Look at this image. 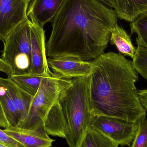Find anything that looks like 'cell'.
I'll use <instances>...</instances> for the list:
<instances>
[{"mask_svg": "<svg viewBox=\"0 0 147 147\" xmlns=\"http://www.w3.org/2000/svg\"><path fill=\"white\" fill-rule=\"evenodd\" d=\"M44 127L48 135L65 137V121L59 101L48 113L44 122Z\"/></svg>", "mask_w": 147, "mask_h": 147, "instance_id": "obj_14", "label": "cell"}, {"mask_svg": "<svg viewBox=\"0 0 147 147\" xmlns=\"http://www.w3.org/2000/svg\"><path fill=\"white\" fill-rule=\"evenodd\" d=\"M0 147H8L7 146H5V145H3V144H1V143H0Z\"/></svg>", "mask_w": 147, "mask_h": 147, "instance_id": "obj_28", "label": "cell"}, {"mask_svg": "<svg viewBox=\"0 0 147 147\" xmlns=\"http://www.w3.org/2000/svg\"><path fill=\"white\" fill-rule=\"evenodd\" d=\"M78 147H119V146L90 126L86 131Z\"/></svg>", "mask_w": 147, "mask_h": 147, "instance_id": "obj_17", "label": "cell"}, {"mask_svg": "<svg viewBox=\"0 0 147 147\" xmlns=\"http://www.w3.org/2000/svg\"><path fill=\"white\" fill-rule=\"evenodd\" d=\"M25 1H26V2L28 4H29V3H30L32 0H25Z\"/></svg>", "mask_w": 147, "mask_h": 147, "instance_id": "obj_27", "label": "cell"}, {"mask_svg": "<svg viewBox=\"0 0 147 147\" xmlns=\"http://www.w3.org/2000/svg\"><path fill=\"white\" fill-rule=\"evenodd\" d=\"M90 98L93 116L118 118L138 123L146 118L135 83L138 73L133 62L120 53H103L92 61Z\"/></svg>", "mask_w": 147, "mask_h": 147, "instance_id": "obj_2", "label": "cell"}, {"mask_svg": "<svg viewBox=\"0 0 147 147\" xmlns=\"http://www.w3.org/2000/svg\"><path fill=\"white\" fill-rule=\"evenodd\" d=\"M3 130L25 147H50L54 141L49 137L44 125L34 130L9 127Z\"/></svg>", "mask_w": 147, "mask_h": 147, "instance_id": "obj_10", "label": "cell"}, {"mask_svg": "<svg viewBox=\"0 0 147 147\" xmlns=\"http://www.w3.org/2000/svg\"><path fill=\"white\" fill-rule=\"evenodd\" d=\"M132 62L134 68L138 74L147 80V48L137 47Z\"/></svg>", "mask_w": 147, "mask_h": 147, "instance_id": "obj_20", "label": "cell"}, {"mask_svg": "<svg viewBox=\"0 0 147 147\" xmlns=\"http://www.w3.org/2000/svg\"><path fill=\"white\" fill-rule=\"evenodd\" d=\"M110 8L115 7V0H98Z\"/></svg>", "mask_w": 147, "mask_h": 147, "instance_id": "obj_26", "label": "cell"}, {"mask_svg": "<svg viewBox=\"0 0 147 147\" xmlns=\"http://www.w3.org/2000/svg\"><path fill=\"white\" fill-rule=\"evenodd\" d=\"M0 71L7 74L9 78L11 77L12 75L11 68L2 60L1 58H0Z\"/></svg>", "mask_w": 147, "mask_h": 147, "instance_id": "obj_24", "label": "cell"}, {"mask_svg": "<svg viewBox=\"0 0 147 147\" xmlns=\"http://www.w3.org/2000/svg\"><path fill=\"white\" fill-rule=\"evenodd\" d=\"M0 127L4 128V129L7 128L9 127L7 121L3 110L1 102H0Z\"/></svg>", "mask_w": 147, "mask_h": 147, "instance_id": "obj_25", "label": "cell"}, {"mask_svg": "<svg viewBox=\"0 0 147 147\" xmlns=\"http://www.w3.org/2000/svg\"><path fill=\"white\" fill-rule=\"evenodd\" d=\"M115 4L117 17L130 23L147 13V0H115Z\"/></svg>", "mask_w": 147, "mask_h": 147, "instance_id": "obj_13", "label": "cell"}, {"mask_svg": "<svg viewBox=\"0 0 147 147\" xmlns=\"http://www.w3.org/2000/svg\"><path fill=\"white\" fill-rule=\"evenodd\" d=\"M71 79L53 74L42 79L39 88L33 97L28 114L19 127L34 130L44 125L51 109L58 102L63 92L70 85Z\"/></svg>", "mask_w": 147, "mask_h": 147, "instance_id": "obj_4", "label": "cell"}, {"mask_svg": "<svg viewBox=\"0 0 147 147\" xmlns=\"http://www.w3.org/2000/svg\"><path fill=\"white\" fill-rule=\"evenodd\" d=\"M110 41L111 45L116 47L120 54L134 59L136 48L132 44L130 36L117 24L111 30Z\"/></svg>", "mask_w": 147, "mask_h": 147, "instance_id": "obj_15", "label": "cell"}, {"mask_svg": "<svg viewBox=\"0 0 147 147\" xmlns=\"http://www.w3.org/2000/svg\"><path fill=\"white\" fill-rule=\"evenodd\" d=\"M131 34H136L138 46L147 48V13L140 16L130 24Z\"/></svg>", "mask_w": 147, "mask_h": 147, "instance_id": "obj_19", "label": "cell"}, {"mask_svg": "<svg viewBox=\"0 0 147 147\" xmlns=\"http://www.w3.org/2000/svg\"><path fill=\"white\" fill-rule=\"evenodd\" d=\"M44 27L32 22L31 65L30 73L43 77L52 75L47 62Z\"/></svg>", "mask_w": 147, "mask_h": 147, "instance_id": "obj_8", "label": "cell"}, {"mask_svg": "<svg viewBox=\"0 0 147 147\" xmlns=\"http://www.w3.org/2000/svg\"><path fill=\"white\" fill-rule=\"evenodd\" d=\"M0 102L9 127H18L20 122L19 111L7 90L1 82Z\"/></svg>", "mask_w": 147, "mask_h": 147, "instance_id": "obj_16", "label": "cell"}, {"mask_svg": "<svg viewBox=\"0 0 147 147\" xmlns=\"http://www.w3.org/2000/svg\"><path fill=\"white\" fill-rule=\"evenodd\" d=\"M21 89L34 96L44 77L31 73L12 75L9 77Z\"/></svg>", "mask_w": 147, "mask_h": 147, "instance_id": "obj_18", "label": "cell"}, {"mask_svg": "<svg viewBox=\"0 0 147 147\" xmlns=\"http://www.w3.org/2000/svg\"><path fill=\"white\" fill-rule=\"evenodd\" d=\"M31 25L30 20H26L13 30L3 41L1 58L11 68L12 76L30 73Z\"/></svg>", "mask_w": 147, "mask_h": 147, "instance_id": "obj_5", "label": "cell"}, {"mask_svg": "<svg viewBox=\"0 0 147 147\" xmlns=\"http://www.w3.org/2000/svg\"><path fill=\"white\" fill-rule=\"evenodd\" d=\"M65 0H32L28 5L27 16L32 22L44 27L52 22Z\"/></svg>", "mask_w": 147, "mask_h": 147, "instance_id": "obj_11", "label": "cell"}, {"mask_svg": "<svg viewBox=\"0 0 147 147\" xmlns=\"http://www.w3.org/2000/svg\"><path fill=\"white\" fill-rule=\"evenodd\" d=\"M49 68L54 74L63 78L70 79L90 75L92 61H84L78 57L61 56L47 59Z\"/></svg>", "mask_w": 147, "mask_h": 147, "instance_id": "obj_9", "label": "cell"}, {"mask_svg": "<svg viewBox=\"0 0 147 147\" xmlns=\"http://www.w3.org/2000/svg\"><path fill=\"white\" fill-rule=\"evenodd\" d=\"M131 147H147V120L138 123V129Z\"/></svg>", "mask_w": 147, "mask_h": 147, "instance_id": "obj_21", "label": "cell"}, {"mask_svg": "<svg viewBox=\"0 0 147 147\" xmlns=\"http://www.w3.org/2000/svg\"><path fill=\"white\" fill-rule=\"evenodd\" d=\"M90 76L71 79L59 102L65 121V137L70 147H78L93 116L90 98Z\"/></svg>", "mask_w": 147, "mask_h": 147, "instance_id": "obj_3", "label": "cell"}, {"mask_svg": "<svg viewBox=\"0 0 147 147\" xmlns=\"http://www.w3.org/2000/svg\"><path fill=\"white\" fill-rule=\"evenodd\" d=\"M28 4L25 0H0V40L20 24L28 19Z\"/></svg>", "mask_w": 147, "mask_h": 147, "instance_id": "obj_7", "label": "cell"}, {"mask_svg": "<svg viewBox=\"0 0 147 147\" xmlns=\"http://www.w3.org/2000/svg\"><path fill=\"white\" fill-rule=\"evenodd\" d=\"M91 126L118 146H130L136 135L138 123L105 116L93 117Z\"/></svg>", "mask_w": 147, "mask_h": 147, "instance_id": "obj_6", "label": "cell"}, {"mask_svg": "<svg viewBox=\"0 0 147 147\" xmlns=\"http://www.w3.org/2000/svg\"><path fill=\"white\" fill-rule=\"evenodd\" d=\"M138 94L141 104L147 111V89L138 90Z\"/></svg>", "mask_w": 147, "mask_h": 147, "instance_id": "obj_23", "label": "cell"}, {"mask_svg": "<svg viewBox=\"0 0 147 147\" xmlns=\"http://www.w3.org/2000/svg\"><path fill=\"white\" fill-rule=\"evenodd\" d=\"M117 18L114 9L98 0H65L51 22L47 57L94 60L104 53Z\"/></svg>", "mask_w": 147, "mask_h": 147, "instance_id": "obj_1", "label": "cell"}, {"mask_svg": "<svg viewBox=\"0 0 147 147\" xmlns=\"http://www.w3.org/2000/svg\"><path fill=\"white\" fill-rule=\"evenodd\" d=\"M0 82L7 90L19 111L20 118L19 126L28 114L33 96L20 88L10 78L0 77Z\"/></svg>", "mask_w": 147, "mask_h": 147, "instance_id": "obj_12", "label": "cell"}, {"mask_svg": "<svg viewBox=\"0 0 147 147\" xmlns=\"http://www.w3.org/2000/svg\"><path fill=\"white\" fill-rule=\"evenodd\" d=\"M0 143L8 147H25L0 128Z\"/></svg>", "mask_w": 147, "mask_h": 147, "instance_id": "obj_22", "label": "cell"}]
</instances>
